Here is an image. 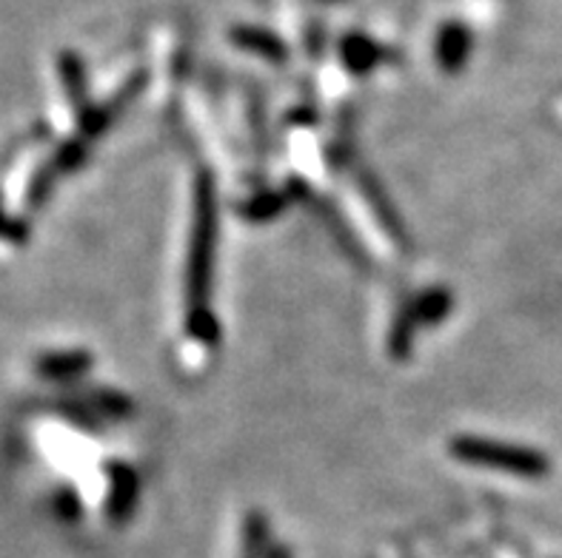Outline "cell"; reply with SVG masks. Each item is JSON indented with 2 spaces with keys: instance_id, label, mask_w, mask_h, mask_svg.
Listing matches in <instances>:
<instances>
[{
  "instance_id": "1",
  "label": "cell",
  "mask_w": 562,
  "mask_h": 558,
  "mask_svg": "<svg viewBox=\"0 0 562 558\" xmlns=\"http://www.w3.org/2000/svg\"><path fill=\"white\" fill-rule=\"evenodd\" d=\"M451 451L457 459L471 462V465L499 467L506 474L526 476V479H537L549 470V459H542L540 453L503 445V442H488V439H457Z\"/></svg>"
},
{
  "instance_id": "2",
  "label": "cell",
  "mask_w": 562,
  "mask_h": 558,
  "mask_svg": "<svg viewBox=\"0 0 562 558\" xmlns=\"http://www.w3.org/2000/svg\"><path fill=\"white\" fill-rule=\"evenodd\" d=\"M78 368H83V362H80V356H71V354H57V356H46V360H41V374L46 376H64Z\"/></svg>"
}]
</instances>
